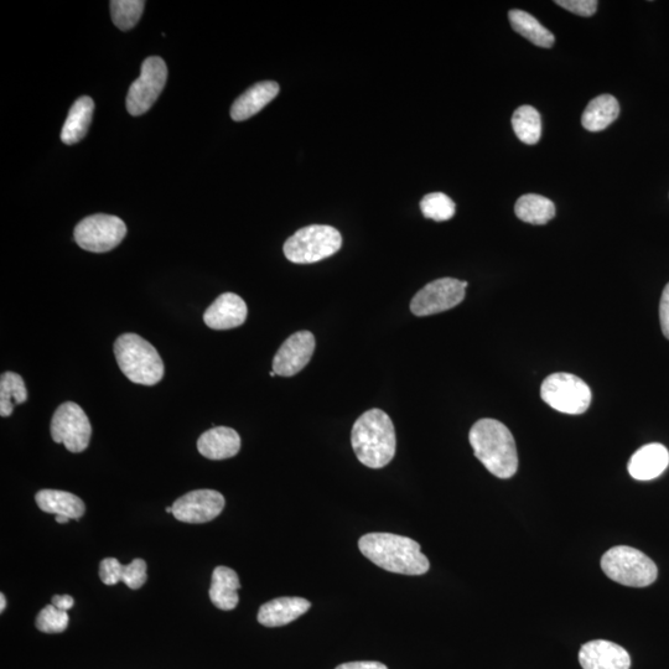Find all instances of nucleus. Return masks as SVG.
<instances>
[{
	"label": "nucleus",
	"instance_id": "f257e3e1",
	"mask_svg": "<svg viewBox=\"0 0 669 669\" xmlns=\"http://www.w3.org/2000/svg\"><path fill=\"white\" fill-rule=\"evenodd\" d=\"M359 548L363 556L387 572L403 575H423L430 563L420 544L412 538L392 533H368L361 537Z\"/></svg>",
	"mask_w": 669,
	"mask_h": 669
},
{
	"label": "nucleus",
	"instance_id": "f03ea898",
	"mask_svg": "<svg viewBox=\"0 0 669 669\" xmlns=\"http://www.w3.org/2000/svg\"><path fill=\"white\" fill-rule=\"evenodd\" d=\"M351 444L360 463L371 469L385 468L396 455V432L390 416L370 409L356 420Z\"/></svg>",
	"mask_w": 669,
	"mask_h": 669
},
{
	"label": "nucleus",
	"instance_id": "7ed1b4c3",
	"mask_svg": "<svg viewBox=\"0 0 669 669\" xmlns=\"http://www.w3.org/2000/svg\"><path fill=\"white\" fill-rule=\"evenodd\" d=\"M469 440L476 458L492 475L510 479L517 473L516 443L505 424L495 419H481L471 428Z\"/></svg>",
	"mask_w": 669,
	"mask_h": 669
},
{
	"label": "nucleus",
	"instance_id": "20e7f679",
	"mask_svg": "<svg viewBox=\"0 0 669 669\" xmlns=\"http://www.w3.org/2000/svg\"><path fill=\"white\" fill-rule=\"evenodd\" d=\"M114 356L129 381L154 386L164 377V362L159 352L137 334H123L114 342Z\"/></svg>",
	"mask_w": 669,
	"mask_h": 669
},
{
	"label": "nucleus",
	"instance_id": "39448f33",
	"mask_svg": "<svg viewBox=\"0 0 669 669\" xmlns=\"http://www.w3.org/2000/svg\"><path fill=\"white\" fill-rule=\"evenodd\" d=\"M601 569L611 580L631 588H645L656 582L655 562L639 549L619 546L611 548L601 558Z\"/></svg>",
	"mask_w": 669,
	"mask_h": 669
},
{
	"label": "nucleus",
	"instance_id": "423d86ee",
	"mask_svg": "<svg viewBox=\"0 0 669 669\" xmlns=\"http://www.w3.org/2000/svg\"><path fill=\"white\" fill-rule=\"evenodd\" d=\"M341 246V233L335 227L311 225L289 237L283 251L290 262L311 264L334 256Z\"/></svg>",
	"mask_w": 669,
	"mask_h": 669
},
{
	"label": "nucleus",
	"instance_id": "0eeeda50",
	"mask_svg": "<svg viewBox=\"0 0 669 669\" xmlns=\"http://www.w3.org/2000/svg\"><path fill=\"white\" fill-rule=\"evenodd\" d=\"M541 397L549 407L564 414H583L591 403V390L578 376L572 373H553L543 381Z\"/></svg>",
	"mask_w": 669,
	"mask_h": 669
},
{
	"label": "nucleus",
	"instance_id": "6e6552de",
	"mask_svg": "<svg viewBox=\"0 0 669 669\" xmlns=\"http://www.w3.org/2000/svg\"><path fill=\"white\" fill-rule=\"evenodd\" d=\"M74 233L82 250L106 253L121 245L127 236V226L117 216L97 214L82 220Z\"/></svg>",
	"mask_w": 669,
	"mask_h": 669
},
{
	"label": "nucleus",
	"instance_id": "1a4fd4ad",
	"mask_svg": "<svg viewBox=\"0 0 669 669\" xmlns=\"http://www.w3.org/2000/svg\"><path fill=\"white\" fill-rule=\"evenodd\" d=\"M168 80V67L162 57L150 56L143 62L138 80L129 88L127 110L133 117L147 113L157 102Z\"/></svg>",
	"mask_w": 669,
	"mask_h": 669
},
{
	"label": "nucleus",
	"instance_id": "9d476101",
	"mask_svg": "<svg viewBox=\"0 0 669 669\" xmlns=\"http://www.w3.org/2000/svg\"><path fill=\"white\" fill-rule=\"evenodd\" d=\"M92 427L84 409L74 402L62 403L51 420V437L64 444L71 453L79 454L90 444Z\"/></svg>",
	"mask_w": 669,
	"mask_h": 669
},
{
	"label": "nucleus",
	"instance_id": "9b49d317",
	"mask_svg": "<svg viewBox=\"0 0 669 669\" xmlns=\"http://www.w3.org/2000/svg\"><path fill=\"white\" fill-rule=\"evenodd\" d=\"M468 283L455 278H442L425 285L414 295L411 311L416 316H429L458 307L465 299Z\"/></svg>",
	"mask_w": 669,
	"mask_h": 669
},
{
	"label": "nucleus",
	"instance_id": "f8f14e48",
	"mask_svg": "<svg viewBox=\"0 0 669 669\" xmlns=\"http://www.w3.org/2000/svg\"><path fill=\"white\" fill-rule=\"evenodd\" d=\"M226 501L220 492L214 490H196L181 496L173 505L176 520L184 523H207L221 515Z\"/></svg>",
	"mask_w": 669,
	"mask_h": 669
},
{
	"label": "nucleus",
	"instance_id": "ddd939ff",
	"mask_svg": "<svg viewBox=\"0 0 669 669\" xmlns=\"http://www.w3.org/2000/svg\"><path fill=\"white\" fill-rule=\"evenodd\" d=\"M315 337L310 331H299L283 342L273 360V371L282 377H292L303 371L315 351Z\"/></svg>",
	"mask_w": 669,
	"mask_h": 669
},
{
	"label": "nucleus",
	"instance_id": "4468645a",
	"mask_svg": "<svg viewBox=\"0 0 669 669\" xmlns=\"http://www.w3.org/2000/svg\"><path fill=\"white\" fill-rule=\"evenodd\" d=\"M579 662L583 669H630L631 657L624 647L614 642L595 640L580 648Z\"/></svg>",
	"mask_w": 669,
	"mask_h": 669
},
{
	"label": "nucleus",
	"instance_id": "2eb2a0df",
	"mask_svg": "<svg viewBox=\"0 0 669 669\" xmlns=\"http://www.w3.org/2000/svg\"><path fill=\"white\" fill-rule=\"evenodd\" d=\"M247 314V304L240 295L225 293L207 308L204 321L210 329L230 330L245 324Z\"/></svg>",
	"mask_w": 669,
	"mask_h": 669
},
{
	"label": "nucleus",
	"instance_id": "dca6fc26",
	"mask_svg": "<svg viewBox=\"0 0 669 669\" xmlns=\"http://www.w3.org/2000/svg\"><path fill=\"white\" fill-rule=\"evenodd\" d=\"M669 453L662 444H648L637 450L629 461V473L635 480L650 481L665 473Z\"/></svg>",
	"mask_w": 669,
	"mask_h": 669
},
{
	"label": "nucleus",
	"instance_id": "f3484780",
	"mask_svg": "<svg viewBox=\"0 0 669 669\" xmlns=\"http://www.w3.org/2000/svg\"><path fill=\"white\" fill-rule=\"evenodd\" d=\"M241 449V438L235 429L216 427L207 430L197 440V450L210 460L233 458Z\"/></svg>",
	"mask_w": 669,
	"mask_h": 669
},
{
	"label": "nucleus",
	"instance_id": "a211bd4d",
	"mask_svg": "<svg viewBox=\"0 0 669 669\" xmlns=\"http://www.w3.org/2000/svg\"><path fill=\"white\" fill-rule=\"evenodd\" d=\"M278 93L279 85L273 81L259 82L248 88L231 107L233 121L242 122L256 116L278 96Z\"/></svg>",
	"mask_w": 669,
	"mask_h": 669
},
{
	"label": "nucleus",
	"instance_id": "6ab92c4d",
	"mask_svg": "<svg viewBox=\"0 0 669 669\" xmlns=\"http://www.w3.org/2000/svg\"><path fill=\"white\" fill-rule=\"evenodd\" d=\"M311 608L310 601L303 598H278L261 606L258 611L259 624L280 627L290 624Z\"/></svg>",
	"mask_w": 669,
	"mask_h": 669
},
{
	"label": "nucleus",
	"instance_id": "aec40b11",
	"mask_svg": "<svg viewBox=\"0 0 669 669\" xmlns=\"http://www.w3.org/2000/svg\"><path fill=\"white\" fill-rule=\"evenodd\" d=\"M100 578L106 585L123 582L128 588L137 590L147 582V563L143 559H134L131 564L123 565L116 558L103 559Z\"/></svg>",
	"mask_w": 669,
	"mask_h": 669
},
{
	"label": "nucleus",
	"instance_id": "412c9836",
	"mask_svg": "<svg viewBox=\"0 0 669 669\" xmlns=\"http://www.w3.org/2000/svg\"><path fill=\"white\" fill-rule=\"evenodd\" d=\"M35 501L41 511L70 520H80L86 511L84 501L66 491L41 490L35 495Z\"/></svg>",
	"mask_w": 669,
	"mask_h": 669
},
{
	"label": "nucleus",
	"instance_id": "4be33fe9",
	"mask_svg": "<svg viewBox=\"0 0 669 669\" xmlns=\"http://www.w3.org/2000/svg\"><path fill=\"white\" fill-rule=\"evenodd\" d=\"M241 588L240 579L235 570L227 567H217L212 574L210 599L217 609L231 611L237 608L238 590Z\"/></svg>",
	"mask_w": 669,
	"mask_h": 669
},
{
	"label": "nucleus",
	"instance_id": "5701e85b",
	"mask_svg": "<svg viewBox=\"0 0 669 669\" xmlns=\"http://www.w3.org/2000/svg\"><path fill=\"white\" fill-rule=\"evenodd\" d=\"M95 102L91 97H81L72 105L64 127L61 131V140L67 145L81 142L87 136L90 129Z\"/></svg>",
	"mask_w": 669,
	"mask_h": 669
},
{
	"label": "nucleus",
	"instance_id": "b1692460",
	"mask_svg": "<svg viewBox=\"0 0 669 669\" xmlns=\"http://www.w3.org/2000/svg\"><path fill=\"white\" fill-rule=\"evenodd\" d=\"M620 105L611 95H601L590 101L583 113L582 124L586 131L600 132L619 117Z\"/></svg>",
	"mask_w": 669,
	"mask_h": 669
},
{
	"label": "nucleus",
	"instance_id": "393cba45",
	"mask_svg": "<svg viewBox=\"0 0 669 669\" xmlns=\"http://www.w3.org/2000/svg\"><path fill=\"white\" fill-rule=\"evenodd\" d=\"M511 27L516 33L530 40L532 44L539 48L549 49L556 43V38L552 31L544 28L533 15L523 12V10L513 9L508 13Z\"/></svg>",
	"mask_w": 669,
	"mask_h": 669
},
{
	"label": "nucleus",
	"instance_id": "a878e982",
	"mask_svg": "<svg viewBox=\"0 0 669 669\" xmlns=\"http://www.w3.org/2000/svg\"><path fill=\"white\" fill-rule=\"evenodd\" d=\"M515 212L518 219L531 225H546L556 217V206L547 197L527 194L517 200Z\"/></svg>",
	"mask_w": 669,
	"mask_h": 669
},
{
	"label": "nucleus",
	"instance_id": "bb28decb",
	"mask_svg": "<svg viewBox=\"0 0 669 669\" xmlns=\"http://www.w3.org/2000/svg\"><path fill=\"white\" fill-rule=\"evenodd\" d=\"M27 399L23 377L14 372L3 373L0 377V416H12L15 404H23Z\"/></svg>",
	"mask_w": 669,
	"mask_h": 669
},
{
	"label": "nucleus",
	"instance_id": "cd10ccee",
	"mask_svg": "<svg viewBox=\"0 0 669 669\" xmlns=\"http://www.w3.org/2000/svg\"><path fill=\"white\" fill-rule=\"evenodd\" d=\"M512 128L522 143L534 145L542 137V118L536 108L522 106L512 116Z\"/></svg>",
	"mask_w": 669,
	"mask_h": 669
},
{
	"label": "nucleus",
	"instance_id": "c85d7f7f",
	"mask_svg": "<svg viewBox=\"0 0 669 669\" xmlns=\"http://www.w3.org/2000/svg\"><path fill=\"white\" fill-rule=\"evenodd\" d=\"M142 0H112L111 14L114 25L123 31L131 30L139 22L144 12Z\"/></svg>",
	"mask_w": 669,
	"mask_h": 669
},
{
	"label": "nucleus",
	"instance_id": "c756f323",
	"mask_svg": "<svg viewBox=\"0 0 669 669\" xmlns=\"http://www.w3.org/2000/svg\"><path fill=\"white\" fill-rule=\"evenodd\" d=\"M420 210L427 219L444 222L453 219L456 207L448 195L432 193L425 195L420 201Z\"/></svg>",
	"mask_w": 669,
	"mask_h": 669
},
{
	"label": "nucleus",
	"instance_id": "7c9ffc66",
	"mask_svg": "<svg viewBox=\"0 0 669 669\" xmlns=\"http://www.w3.org/2000/svg\"><path fill=\"white\" fill-rule=\"evenodd\" d=\"M70 617L67 611L57 609L55 605L46 606L36 617V629L45 634H61L69 626Z\"/></svg>",
	"mask_w": 669,
	"mask_h": 669
},
{
	"label": "nucleus",
	"instance_id": "2f4dec72",
	"mask_svg": "<svg viewBox=\"0 0 669 669\" xmlns=\"http://www.w3.org/2000/svg\"><path fill=\"white\" fill-rule=\"evenodd\" d=\"M556 4L580 17H591L598 9L599 3L596 0H557Z\"/></svg>",
	"mask_w": 669,
	"mask_h": 669
},
{
	"label": "nucleus",
	"instance_id": "473e14b6",
	"mask_svg": "<svg viewBox=\"0 0 669 669\" xmlns=\"http://www.w3.org/2000/svg\"><path fill=\"white\" fill-rule=\"evenodd\" d=\"M660 320L662 333L669 340V283L663 290L660 304Z\"/></svg>",
	"mask_w": 669,
	"mask_h": 669
},
{
	"label": "nucleus",
	"instance_id": "72a5a7b5",
	"mask_svg": "<svg viewBox=\"0 0 669 669\" xmlns=\"http://www.w3.org/2000/svg\"><path fill=\"white\" fill-rule=\"evenodd\" d=\"M336 669H388L387 666L380 662L362 661L342 663Z\"/></svg>",
	"mask_w": 669,
	"mask_h": 669
},
{
	"label": "nucleus",
	"instance_id": "f704fd0d",
	"mask_svg": "<svg viewBox=\"0 0 669 669\" xmlns=\"http://www.w3.org/2000/svg\"><path fill=\"white\" fill-rule=\"evenodd\" d=\"M51 603L56 606L57 609L69 611L74 608L75 600L70 595H55L51 599Z\"/></svg>",
	"mask_w": 669,
	"mask_h": 669
},
{
	"label": "nucleus",
	"instance_id": "c9c22d12",
	"mask_svg": "<svg viewBox=\"0 0 669 669\" xmlns=\"http://www.w3.org/2000/svg\"><path fill=\"white\" fill-rule=\"evenodd\" d=\"M55 520L57 523H60V525H66V523L70 522V518L64 516H56Z\"/></svg>",
	"mask_w": 669,
	"mask_h": 669
},
{
	"label": "nucleus",
	"instance_id": "e433bc0d",
	"mask_svg": "<svg viewBox=\"0 0 669 669\" xmlns=\"http://www.w3.org/2000/svg\"><path fill=\"white\" fill-rule=\"evenodd\" d=\"M5 608H7V600H5V596L2 594L0 595V611L3 613Z\"/></svg>",
	"mask_w": 669,
	"mask_h": 669
},
{
	"label": "nucleus",
	"instance_id": "4c0bfd02",
	"mask_svg": "<svg viewBox=\"0 0 669 669\" xmlns=\"http://www.w3.org/2000/svg\"><path fill=\"white\" fill-rule=\"evenodd\" d=\"M165 511H167L168 513H173V506L167 507V510Z\"/></svg>",
	"mask_w": 669,
	"mask_h": 669
},
{
	"label": "nucleus",
	"instance_id": "58836bf2",
	"mask_svg": "<svg viewBox=\"0 0 669 669\" xmlns=\"http://www.w3.org/2000/svg\"><path fill=\"white\" fill-rule=\"evenodd\" d=\"M269 376L276 377L277 375H276V372L272 371L271 373H269Z\"/></svg>",
	"mask_w": 669,
	"mask_h": 669
}]
</instances>
